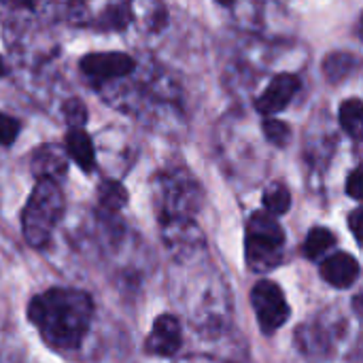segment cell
<instances>
[{"mask_svg": "<svg viewBox=\"0 0 363 363\" xmlns=\"http://www.w3.org/2000/svg\"><path fill=\"white\" fill-rule=\"evenodd\" d=\"M94 315L87 294L74 289H51L36 296L28 306V317L40 338L55 351H74L83 342Z\"/></svg>", "mask_w": 363, "mask_h": 363, "instance_id": "cell-1", "label": "cell"}, {"mask_svg": "<svg viewBox=\"0 0 363 363\" xmlns=\"http://www.w3.org/2000/svg\"><path fill=\"white\" fill-rule=\"evenodd\" d=\"M64 213V194L53 179H40L28 198L21 215L23 238L30 247H45L53 234L55 223Z\"/></svg>", "mask_w": 363, "mask_h": 363, "instance_id": "cell-2", "label": "cell"}, {"mask_svg": "<svg viewBox=\"0 0 363 363\" xmlns=\"http://www.w3.org/2000/svg\"><path fill=\"white\" fill-rule=\"evenodd\" d=\"M285 234L270 213H255L247 225V264L253 272H270L283 259Z\"/></svg>", "mask_w": 363, "mask_h": 363, "instance_id": "cell-3", "label": "cell"}, {"mask_svg": "<svg viewBox=\"0 0 363 363\" xmlns=\"http://www.w3.org/2000/svg\"><path fill=\"white\" fill-rule=\"evenodd\" d=\"M251 304L257 317V323L264 334H274L279 328H283L289 319V304L283 296V291L270 283L259 281L251 291Z\"/></svg>", "mask_w": 363, "mask_h": 363, "instance_id": "cell-4", "label": "cell"}, {"mask_svg": "<svg viewBox=\"0 0 363 363\" xmlns=\"http://www.w3.org/2000/svg\"><path fill=\"white\" fill-rule=\"evenodd\" d=\"M134 60L125 53H89L81 60V70L91 81L121 79L134 70Z\"/></svg>", "mask_w": 363, "mask_h": 363, "instance_id": "cell-5", "label": "cell"}, {"mask_svg": "<svg viewBox=\"0 0 363 363\" xmlns=\"http://www.w3.org/2000/svg\"><path fill=\"white\" fill-rule=\"evenodd\" d=\"M298 89H300V79L296 74H289V72L277 74L266 87V91L262 94V98L257 100V111L264 115L281 113L298 94Z\"/></svg>", "mask_w": 363, "mask_h": 363, "instance_id": "cell-6", "label": "cell"}, {"mask_svg": "<svg viewBox=\"0 0 363 363\" xmlns=\"http://www.w3.org/2000/svg\"><path fill=\"white\" fill-rule=\"evenodd\" d=\"M181 349V325L172 315H162L155 319L153 330L147 338V351L151 355L170 357Z\"/></svg>", "mask_w": 363, "mask_h": 363, "instance_id": "cell-7", "label": "cell"}, {"mask_svg": "<svg viewBox=\"0 0 363 363\" xmlns=\"http://www.w3.org/2000/svg\"><path fill=\"white\" fill-rule=\"evenodd\" d=\"M321 277L336 289H347L359 279V264L349 253H334L321 264Z\"/></svg>", "mask_w": 363, "mask_h": 363, "instance_id": "cell-8", "label": "cell"}, {"mask_svg": "<svg viewBox=\"0 0 363 363\" xmlns=\"http://www.w3.org/2000/svg\"><path fill=\"white\" fill-rule=\"evenodd\" d=\"M66 151L70 155V160H74V164L85 170L91 172L96 168V151H94V143L91 138L81 130V128H72L66 136Z\"/></svg>", "mask_w": 363, "mask_h": 363, "instance_id": "cell-9", "label": "cell"}, {"mask_svg": "<svg viewBox=\"0 0 363 363\" xmlns=\"http://www.w3.org/2000/svg\"><path fill=\"white\" fill-rule=\"evenodd\" d=\"M355 66H357L355 55H351V53H332L323 62V72H325V79L330 83H340L353 72Z\"/></svg>", "mask_w": 363, "mask_h": 363, "instance_id": "cell-10", "label": "cell"}, {"mask_svg": "<svg viewBox=\"0 0 363 363\" xmlns=\"http://www.w3.org/2000/svg\"><path fill=\"white\" fill-rule=\"evenodd\" d=\"M264 206L270 215H285L291 206V194L283 183H272L264 194Z\"/></svg>", "mask_w": 363, "mask_h": 363, "instance_id": "cell-11", "label": "cell"}, {"mask_svg": "<svg viewBox=\"0 0 363 363\" xmlns=\"http://www.w3.org/2000/svg\"><path fill=\"white\" fill-rule=\"evenodd\" d=\"M340 125L353 138L359 136V132H362V100L359 98H351V100L342 102V106H340Z\"/></svg>", "mask_w": 363, "mask_h": 363, "instance_id": "cell-12", "label": "cell"}, {"mask_svg": "<svg viewBox=\"0 0 363 363\" xmlns=\"http://www.w3.org/2000/svg\"><path fill=\"white\" fill-rule=\"evenodd\" d=\"M336 242L334 234L328 232L325 228H315L311 230V234L306 236V242H304V255L308 259H317L321 257L325 251H330V247Z\"/></svg>", "mask_w": 363, "mask_h": 363, "instance_id": "cell-13", "label": "cell"}, {"mask_svg": "<svg viewBox=\"0 0 363 363\" xmlns=\"http://www.w3.org/2000/svg\"><path fill=\"white\" fill-rule=\"evenodd\" d=\"M98 200L106 211H119L128 202V191L115 181H104L98 187Z\"/></svg>", "mask_w": 363, "mask_h": 363, "instance_id": "cell-14", "label": "cell"}, {"mask_svg": "<svg viewBox=\"0 0 363 363\" xmlns=\"http://www.w3.org/2000/svg\"><path fill=\"white\" fill-rule=\"evenodd\" d=\"M264 132H266V138L277 145V147H285L289 143V136H291V130L287 123L283 121H277V119H266L264 123Z\"/></svg>", "mask_w": 363, "mask_h": 363, "instance_id": "cell-15", "label": "cell"}, {"mask_svg": "<svg viewBox=\"0 0 363 363\" xmlns=\"http://www.w3.org/2000/svg\"><path fill=\"white\" fill-rule=\"evenodd\" d=\"M47 166H53V170H57V166H60V168H64V160H62L60 151L45 149V151H40V153L36 155V160H34V170H36V174L45 177Z\"/></svg>", "mask_w": 363, "mask_h": 363, "instance_id": "cell-16", "label": "cell"}, {"mask_svg": "<svg viewBox=\"0 0 363 363\" xmlns=\"http://www.w3.org/2000/svg\"><path fill=\"white\" fill-rule=\"evenodd\" d=\"M64 115H66V119H68V123L72 128H81L85 123V119H87V108H85V104L81 100L74 98V100H68L64 104Z\"/></svg>", "mask_w": 363, "mask_h": 363, "instance_id": "cell-17", "label": "cell"}, {"mask_svg": "<svg viewBox=\"0 0 363 363\" xmlns=\"http://www.w3.org/2000/svg\"><path fill=\"white\" fill-rule=\"evenodd\" d=\"M19 134V121L0 113V145H13V140Z\"/></svg>", "mask_w": 363, "mask_h": 363, "instance_id": "cell-18", "label": "cell"}, {"mask_svg": "<svg viewBox=\"0 0 363 363\" xmlns=\"http://www.w3.org/2000/svg\"><path fill=\"white\" fill-rule=\"evenodd\" d=\"M347 194L355 200H362L363 196V177H362V168H355L347 181Z\"/></svg>", "mask_w": 363, "mask_h": 363, "instance_id": "cell-19", "label": "cell"}, {"mask_svg": "<svg viewBox=\"0 0 363 363\" xmlns=\"http://www.w3.org/2000/svg\"><path fill=\"white\" fill-rule=\"evenodd\" d=\"M362 219H363V208H355L349 217V223H351V232L353 236L357 238V242H362Z\"/></svg>", "mask_w": 363, "mask_h": 363, "instance_id": "cell-20", "label": "cell"}, {"mask_svg": "<svg viewBox=\"0 0 363 363\" xmlns=\"http://www.w3.org/2000/svg\"><path fill=\"white\" fill-rule=\"evenodd\" d=\"M13 4H17V6H32L34 4V0H13Z\"/></svg>", "mask_w": 363, "mask_h": 363, "instance_id": "cell-21", "label": "cell"}, {"mask_svg": "<svg viewBox=\"0 0 363 363\" xmlns=\"http://www.w3.org/2000/svg\"><path fill=\"white\" fill-rule=\"evenodd\" d=\"M217 2H221V4H232L234 0H217Z\"/></svg>", "mask_w": 363, "mask_h": 363, "instance_id": "cell-22", "label": "cell"}, {"mask_svg": "<svg viewBox=\"0 0 363 363\" xmlns=\"http://www.w3.org/2000/svg\"><path fill=\"white\" fill-rule=\"evenodd\" d=\"M2 74H4V64L0 62V77H2Z\"/></svg>", "mask_w": 363, "mask_h": 363, "instance_id": "cell-23", "label": "cell"}]
</instances>
